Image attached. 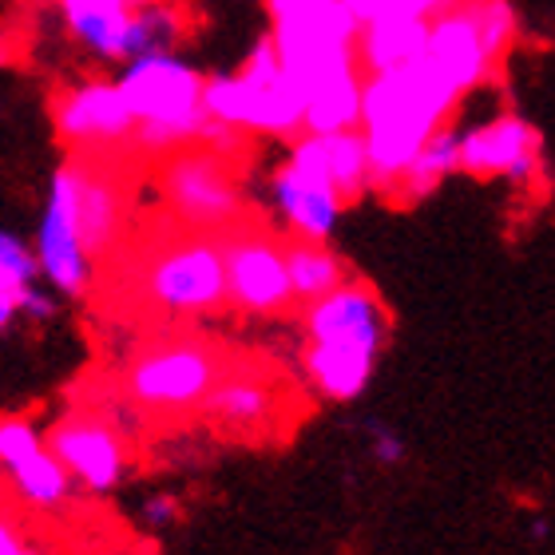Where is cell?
<instances>
[{"label": "cell", "mask_w": 555, "mask_h": 555, "mask_svg": "<svg viewBox=\"0 0 555 555\" xmlns=\"http://www.w3.org/2000/svg\"><path fill=\"white\" fill-rule=\"evenodd\" d=\"M298 330L306 389L325 405H353L377 377L393 337V313L365 278L349 274L341 286L301 306Z\"/></svg>", "instance_id": "obj_1"}, {"label": "cell", "mask_w": 555, "mask_h": 555, "mask_svg": "<svg viewBox=\"0 0 555 555\" xmlns=\"http://www.w3.org/2000/svg\"><path fill=\"white\" fill-rule=\"evenodd\" d=\"M461 104L464 95L428 56L365 76L358 135L365 143L373 191L393 195L397 179L425 147V139H433L440 128H452Z\"/></svg>", "instance_id": "obj_2"}, {"label": "cell", "mask_w": 555, "mask_h": 555, "mask_svg": "<svg viewBox=\"0 0 555 555\" xmlns=\"http://www.w3.org/2000/svg\"><path fill=\"white\" fill-rule=\"evenodd\" d=\"M135 119V151L163 159L179 147L198 143L207 128L203 80L207 72L183 52H143L112 72Z\"/></svg>", "instance_id": "obj_3"}, {"label": "cell", "mask_w": 555, "mask_h": 555, "mask_svg": "<svg viewBox=\"0 0 555 555\" xmlns=\"http://www.w3.org/2000/svg\"><path fill=\"white\" fill-rule=\"evenodd\" d=\"M207 124L234 131L243 139L289 143L301 135V92L274 56L267 36H258L238 68L207 72L203 80Z\"/></svg>", "instance_id": "obj_4"}, {"label": "cell", "mask_w": 555, "mask_h": 555, "mask_svg": "<svg viewBox=\"0 0 555 555\" xmlns=\"http://www.w3.org/2000/svg\"><path fill=\"white\" fill-rule=\"evenodd\" d=\"M135 294L163 322H207L227 310V274H222L219 238L171 231L139 255Z\"/></svg>", "instance_id": "obj_5"}, {"label": "cell", "mask_w": 555, "mask_h": 555, "mask_svg": "<svg viewBox=\"0 0 555 555\" xmlns=\"http://www.w3.org/2000/svg\"><path fill=\"white\" fill-rule=\"evenodd\" d=\"M227 358L198 334H163L139 346L119 377V397L143 416H191L203 409Z\"/></svg>", "instance_id": "obj_6"}, {"label": "cell", "mask_w": 555, "mask_h": 555, "mask_svg": "<svg viewBox=\"0 0 555 555\" xmlns=\"http://www.w3.org/2000/svg\"><path fill=\"white\" fill-rule=\"evenodd\" d=\"M267 40L289 80L306 95L318 83L346 76L358 64V28L341 0H262Z\"/></svg>", "instance_id": "obj_7"}, {"label": "cell", "mask_w": 555, "mask_h": 555, "mask_svg": "<svg viewBox=\"0 0 555 555\" xmlns=\"http://www.w3.org/2000/svg\"><path fill=\"white\" fill-rule=\"evenodd\" d=\"M155 191L175 231L210 234V238L238 227L250 207L243 163L215 155L198 143L163 155L155 171Z\"/></svg>", "instance_id": "obj_8"}, {"label": "cell", "mask_w": 555, "mask_h": 555, "mask_svg": "<svg viewBox=\"0 0 555 555\" xmlns=\"http://www.w3.org/2000/svg\"><path fill=\"white\" fill-rule=\"evenodd\" d=\"M52 131L72 159L116 163L135 151V119L112 72H83L52 92Z\"/></svg>", "instance_id": "obj_9"}, {"label": "cell", "mask_w": 555, "mask_h": 555, "mask_svg": "<svg viewBox=\"0 0 555 555\" xmlns=\"http://www.w3.org/2000/svg\"><path fill=\"white\" fill-rule=\"evenodd\" d=\"M76 191H80V163L64 159L48 179V195L44 207H40V219H36V234L28 238L36 258V278L64 301L92 298L95 278H100V267L83 250Z\"/></svg>", "instance_id": "obj_10"}, {"label": "cell", "mask_w": 555, "mask_h": 555, "mask_svg": "<svg viewBox=\"0 0 555 555\" xmlns=\"http://www.w3.org/2000/svg\"><path fill=\"white\" fill-rule=\"evenodd\" d=\"M222 274H227V306L243 318L274 322L289 313L294 294L286 278V238L270 227L243 219L219 234Z\"/></svg>", "instance_id": "obj_11"}, {"label": "cell", "mask_w": 555, "mask_h": 555, "mask_svg": "<svg viewBox=\"0 0 555 555\" xmlns=\"http://www.w3.org/2000/svg\"><path fill=\"white\" fill-rule=\"evenodd\" d=\"M44 440L72 488L92 500L116 496L131 476V440L92 405H76L60 413L44 428Z\"/></svg>", "instance_id": "obj_12"}, {"label": "cell", "mask_w": 555, "mask_h": 555, "mask_svg": "<svg viewBox=\"0 0 555 555\" xmlns=\"http://www.w3.org/2000/svg\"><path fill=\"white\" fill-rule=\"evenodd\" d=\"M544 131L516 107H500L473 119L468 128H456V175L535 186L544 179Z\"/></svg>", "instance_id": "obj_13"}, {"label": "cell", "mask_w": 555, "mask_h": 555, "mask_svg": "<svg viewBox=\"0 0 555 555\" xmlns=\"http://www.w3.org/2000/svg\"><path fill=\"white\" fill-rule=\"evenodd\" d=\"M0 485L36 516H60L76 500L68 473L48 449L44 425L21 413L0 416Z\"/></svg>", "instance_id": "obj_14"}, {"label": "cell", "mask_w": 555, "mask_h": 555, "mask_svg": "<svg viewBox=\"0 0 555 555\" xmlns=\"http://www.w3.org/2000/svg\"><path fill=\"white\" fill-rule=\"evenodd\" d=\"M262 191H267L270 231H278L286 243H334L346 215V198L330 183L298 163L278 159L267 171Z\"/></svg>", "instance_id": "obj_15"}, {"label": "cell", "mask_w": 555, "mask_h": 555, "mask_svg": "<svg viewBox=\"0 0 555 555\" xmlns=\"http://www.w3.org/2000/svg\"><path fill=\"white\" fill-rule=\"evenodd\" d=\"M198 413L207 416L210 428H219L227 437L262 440L286 421V397L274 377L258 365H222L219 382Z\"/></svg>", "instance_id": "obj_16"}, {"label": "cell", "mask_w": 555, "mask_h": 555, "mask_svg": "<svg viewBox=\"0 0 555 555\" xmlns=\"http://www.w3.org/2000/svg\"><path fill=\"white\" fill-rule=\"evenodd\" d=\"M72 159V155H68ZM80 163V191H76V215H80L83 250L95 267H104L116 255L131 227V186L116 163Z\"/></svg>", "instance_id": "obj_17"}, {"label": "cell", "mask_w": 555, "mask_h": 555, "mask_svg": "<svg viewBox=\"0 0 555 555\" xmlns=\"http://www.w3.org/2000/svg\"><path fill=\"white\" fill-rule=\"evenodd\" d=\"M60 16V28L68 44L88 56L95 68H124L131 52V0H56L52 4Z\"/></svg>", "instance_id": "obj_18"}, {"label": "cell", "mask_w": 555, "mask_h": 555, "mask_svg": "<svg viewBox=\"0 0 555 555\" xmlns=\"http://www.w3.org/2000/svg\"><path fill=\"white\" fill-rule=\"evenodd\" d=\"M425 56L449 76V83L464 100L473 92H485L488 83L500 76V64L488 56V48H485V40H480V33H476L468 4L437 12V16L428 21Z\"/></svg>", "instance_id": "obj_19"}, {"label": "cell", "mask_w": 555, "mask_h": 555, "mask_svg": "<svg viewBox=\"0 0 555 555\" xmlns=\"http://www.w3.org/2000/svg\"><path fill=\"white\" fill-rule=\"evenodd\" d=\"M282 159L298 163L310 175H318L322 183H330L337 195L349 203H358L361 195H370V159H365V143L358 131H301L286 143Z\"/></svg>", "instance_id": "obj_20"}, {"label": "cell", "mask_w": 555, "mask_h": 555, "mask_svg": "<svg viewBox=\"0 0 555 555\" xmlns=\"http://www.w3.org/2000/svg\"><path fill=\"white\" fill-rule=\"evenodd\" d=\"M425 40H428L425 16H413V12L382 16V21H370L358 28V64L365 76L401 68L409 60L425 56Z\"/></svg>", "instance_id": "obj_21"}, {"label": "cell", "mask_w": 555, "mask_h": 555, "mask_svg": "<svg viewBox=\"0 0 555 555\" xmlns=\"http://www.w3.org/2000/svg\"><path fill=\"white\" fill-rule=\"evenodd\" d=\"M286 278L294 306L318 301L349 278V262L334 243H286Z\"/></svg>", "instance_id": "obj_22"}, {"label": "cell", "mask_w": 555, "mask_h": 555, "mask_svg": "<svg viewBox=\"0 0 555 555\" xmlns=\"http://www.w3.org/2000/svg\"><path fill=\"white\" fill-rule=\"evenodd\" d=\"M456 175V128H440L433 139H425V147L416 151L413 163L405 167V175L397 179L393 186V203L401 207H413V203H425L428 195H437L440 186Z\"/></svg>", "instance_id": "obj_23"}, {"label": "cell", "mask_w": 555, "mask_h": 555, "mask_svg": "<svg viewBox=\"0 0 555 555\" xmlns=\"http://www.w3.org/2000/svg\"><path fill=\"white\" fill-rule=\"evenodd\" d=\"M195 28L186 0H151L131 12V52H183V40Z\"/></svg>", "instance_id": "obj_24"}, {"label": "cell", "mask_w": 555, "mask_h": 555, "mask_svg": "<svg viewBox=\"0 0 555 555\" xmlns=\"http://www.w3.org/2000/svg\"><path fill=\"white\" fill-rule=\"evenodd\" d=\"M468 12H473V24L485 40L488 56L504 68V60L516 52L524 36V16L516 9V0H468Z\"/></svg>", "instance_id": "obj_25"}, {"label": "cell", "mask_w": 555, "mask_h": 555, "mask_svg": "<svg viewBox=\"0 0 555 555\" xmlns=\"http://www.w3.org/2000/svg\"><path fill=\"white\" fill-rule=\"evenodd\" d=\"M33 282H40V278H36V258L28 238L0 227V294H21Z\"/></svg>", "instance_id": "obj_26"}, {"label": "cell", "mask_w": 555, "mask_h": 555, "mask_svg": "<svg viewBox=\"0 0 555 555\" xmlns=\"http://www.w3.org/2000/svg\"><path fill=\"white\" fill-rule=\"evenodd\" d=\"M179 520H183V500L175 496V492H163L159 488V492H147L135 504V524L151 535L171 532V528H179Z\"/></svg>", "instance_id": "obj_27"}, {"label": "cell", "mask_w": 555, "mask_h": 555, "mask_svg": "<svg viewBox=\"0 0 555 555\" xmlns=\"http://www.w3.org/2000/svg\"><path fill=\"white\" fill-rule=\"evenodd\" d=\"M365 449L377 468H401L409 461V440L385 421H365Z\"/></svg>", "instance_id": "obj_28"}, {"label": "cell", "mask_w": 555, "mask_h": 555, "mask_svg": "<svg viewBox=\"0 0 555 555\" xmlns=\"http://www.w3.org/2000/svg\"><path fill=\"white\" fill-rule=\"evenodd\" d=\"M64 306H68V301L56 298V294H52L44 282H33L28 289H21V294H16V313H21L24 325H52V322H60Z\"/></svg>", "instance_id": "obj_29"}, {"label": "cell", "mask_w": 555, "mask_h": 555, "mask_svg": "<svg viewBox=\"0 0 555 555\" xmlns=\"http://www.w3.org/2000/svg\"><path fill=\"white\" fill-rule=\"evenodd\" d=\"M0 555H48V547L36 535L24 532L21 520H12L9 512H0Z\"/></svg>", "instance_id": "obj_30"}, {"label": "cell", "mask_w": 555, "mask_h": 555, "mask_svg": "<svg viewBox=\"0 0 555 555\" xmlns=\"http://www.w3.org/2000/svg\"><path fill=\"white\" fill-rule=\"evenodd\" d=\"M21 325V313H16V294H0V337Z\"/></svg>", "instance_id": "obj_31"}, {"label": "cell", "mask_w": 555, "mask_h": 555, "mask_svg": "<svg viewBox=\"0 0 555 555\" xmlns=\"http://www.w3.org/2000/svg\"><path fill=\"white\" fill-rule=\"evenodd\" d=\"M9 4H16V9H24V12H44V9H52L56 0H9Z\"/></svg>", "instance_id": "obj_32"}]
</instances>
